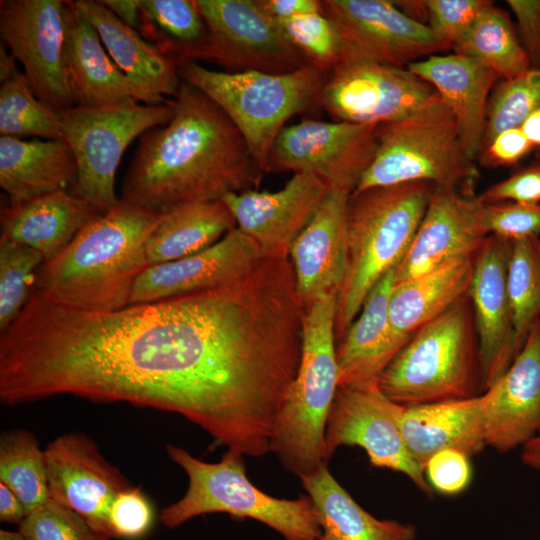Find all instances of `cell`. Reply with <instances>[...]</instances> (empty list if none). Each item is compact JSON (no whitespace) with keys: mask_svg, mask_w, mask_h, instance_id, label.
Wrapping results in <instances>:
<instances>
[{"mask_svg":"<svg viewBox=\"0 0 540 540\" xmlns=\"http://www.w3.org/2000/svg\"><path fill=\"white\" fill-rule=\"evenodd\" d=\"M26 517L23 504L17 495L0 482V520L20 525Z\"/></svg>","mask_w":540,"mask_h":540,"instance_id":"cell-51","label":"cell"},{"mask_svg":"<svg viewBox=\"0 0 540 540\" xmlns=\"http://www.w3.org/2000/svg\"><path fill=\"white\" fill-rule=\"evenodd\" d=\"M407 68L434 87L454 117L463 151L468 158H477L497 74L479 60L457 53L431 55Z\"/></svg>","mask_w":540,"mask_h":540,"instance_id":"cell-25","label":"cell"},{"mask_svg":"<svg viewBox=\"0 0 540 540\" xmlns=\"http://www.w3.org/2000/svg\"><path fill=\"white\" fill-rule=\"evenodd\" d=\"M507 288L513 311L515 341L521 351L530 330L540 320V238L512 241Z\"/></svg>","mask_w":540,"mask_h":540,"instance_id":"cell-37","label":"cell"},{"mask_svg":"<svg viewBox=\"0 0 540 540\" xmlns=\"http://www.w3.org/2000/svg\"><path fill=\"white\" fill-rule=\"evenodd\" d=\"M478 197L483 203L540 204V159L491 185Z\"/></svg>","mask_w":540,"mask_h":540,"instance_id":"cell-47","label":"cell"},{"mask_svg":"<svg viewBox=\"0 0 540 540\" xmlns=\"http://www.w3.org/2000/svg\"><path fill=\"white\" fill-rule=\"evenodd\" d=\"M0 540H25V538L20 534V532L0 530Z\"/></svg>","mask_w":540,"mask_h":540,"instance_id":"cell-56","label":"cell"},{"mask_svg":"<svg viewBox=\"0 0 540 540\" xmlns=\"http://www.w3.org/2000/svg\"><path fill=\"white\" fill-rule=\"evenodd\" d=\"M25 540H110L75 511L49 499L19 525Z\"/></svg>","mask_w":540,"mask_h":540,"instance_id":"cell-41","label":"cell"},{"mask_svg":"<svg viewBox=\"0 0 540 540\" xmlns=\"http://www.w3.org/2000/svg\"><path fill=\"white\" fill-rule=\"evenodd\" d=\"M483 206L474 190L434 187L412 243L395 268V283L475 255L488 236Z\"/></svg>","mask_w":540,"mask_h":540,"instance_id":"cell-20","label":"cell"},{"mask_svg":"<svg viewBox=\"0 0 540 540\" xmlns=\"http://www.w3.org/2000/svg\"><path fill=\"white\" fill-rule=\"evenodd\" d=\"M331 187L311 172H297L274 192L250 189L222 198L237 228L265 259H288L294 240L310 222Z\"/></svg>","mask_w":540,"mask_h":540,"instance_id":"cell-18","label":"cell"},{"mask_svg":"<svg viewBox=\"0 0 540 540\" xmlns=\"http://www.w3.org/2000/svg\"><path fill=\"white\" fill-rule=\"evenodd\" d=\"M482 215L488 235L510 241L540 235V204L484 203Z\"/></svg>","mask_w":540,"mask_h":540,"instance_id":"cell-45","label":"cell"},{"mask_svg":"<svg viewBox=\"0 0 540 540\" xmlns=\"http://www.w3.org/2000/svg\"><path fill=\"white\" fill-rule=\"evenodd\" d=\"M78 166L62 138L22 140L0 137V186L15 205L55 191H71Z\"/></svg>","mask_w":540,"mask_h":540,"instance_id":"cell-28","label":"cell"},{"mask_svg":"<svg viewBox=\"0 0 540 540\" xmlns=\"http://www.w3.org/2000/svg\"><path fill=\"white\" fill-rule=\"evenodd\" d=\"M402 408L382 393L377 382L338 386L325 430L327 460L341 446H358L372 466L402 473L432 496L424 471L403 438L399 425Z\"/></svg>","mask_w":540,"mask_h":540,"instance_id":"cell-14","label":"cell"},{"mask_svg":"<svg viewBox=\"0 0 540 540\" xmlns=\"http://www.w3.org/2000/svg\"><path fill=\"white\" fill-rule=\"evenodd\" d=\"M280 23L292 44L310 63L329 70L337 64L340 54L338 33L322 12L301 15Z\"/></svg>","mask_w":540,"mask_h":540,"instance_id":"cell-42","label":"cell"},{"mask_svg":"<svg viewBox=\"0 0 540 540\" xmlns=\"http://www.w3.org/2000/svg\"><path fill=\"white\" fill-rule=\"evenodd\" d=\"M376 127L313 119L286 126L272 145L266 173L311 172L352 193L374 159Z\"/></svg>","mask_w":540,"mask_h":540,"instance_id":"cell-15","label":"cell"},{"mask_svg":"<svg viewBox=\"0 0 540 540\" xmlns=\"http://www.w3.org/2000/svg\"><path fill=\"white\" fill-rule=\"evenodd\" d=\"M395 269L386 273L367 296L358 316L337 344L338 386L363 385L377 378L402 349L389 324V299Z\"/></svg>","mask_w":540,"mask_h":540,"instance_id":"cell-29","label":"cell"},{"mask_svg":"<svg viewBox=\"0 0 540 540\" xmlns=\"http://www.w3.org/2000/svg\"><path fill=\"white\" fill-rule=\"evenodd\" d=\"M139 31L175 61L207 34L206 22L192 0H140ZM178 66V65H177Z\"/></svg>","mask_w":540,"mask_h":540,"instance_id":"cell-36","label":"cell"},{"mask_svg":"<svg viewBox=\"0 0 540 540\" xmlns=\"http://www.w3.org/2000/svg\"><path fill=\"white\" fill-rule=\"evenodd\" d=\"M68 8L62 0L0 2L2 43L22 64L37 99L56 112L75 106L65 59Z\"/></svg>","mask_w":540,"mask_h":540,"instance_id":"cell-13","label":"cell"},{"mask_svg":"<svg viewBox=\"0 0 540 540\" xmlns=\"http://www.w3.org/2000/svg\"><path fill=\"white\" fill-rule=\"evenodd\" d=\"M514 13L531 68L540 69V0H507Z\"/></svg>","mask_w":540,"mask_h":540,"instance_id":"cell-49","label":"cell"},{"mask_svg":"<svg viewBox=\"0 0 540 540\" xmlns=\"http://www.w3.org/2000/svg\"><path fill=\"white\" fill-rule=\"evenodd\" d=\"M486 395L402 408L399 425L407 448L424 471L428 460L444 449L469 457L486 447Z\"/></svg>","mask_w":540,"mask_h":540,"instance_id":"cell-26","label":"cell"},{"mask_svg":"<svg viewBox=\"0 0 540 540\" xmlns=\"http://www.w3.org/2000/svg\"><path fill=\"white\" fill-rule=\"evenodd\" d=\"M393 402L417 406L483 393L478 339L467 295L422 326L377 378Z\"/></svg>","mask_w":540,"mask_h":540,"instance_id":"cell-5","label":"cell"},{"mask_svg":"<svg viewBox=\"0 0 540 540\" xmlns=\"http://www.w3.org/2000/svg\"><path fill=\"white\" fill-rule=\"evenodd\" d=\"M237 227L222 200L190 203L165 214L148 237L146 257L150 265L199 253Z\"/></svg>","mask_w":540,"mask_h":540,"instance_id":"cell-33","label":"cell"},{"mask_svg":"<svg viewBox=\"0 0 540 540\" xmlns=\"http://www.w3.org/2000/svg\"><path fill=\"white\" fill-rule=\"evenodd\" d=\"M538 109H540V69L530 68L515 78L502 80L493 88L490 95L482 146L497 134L520 127Z\"/></svg>","mask_w":540,"mask_h":540,"instance_id":"cell-40","label":"cell"},{"mask_svg":"<svg viewBox=\"0 0 540 540\" xmlns=\"http://www.w3.org/2000/svg\"><path fill=\"white\" fill-rule=\"evenodd\" d=\"M207 34L177 57V65L207 61L225 72L285 74L310 63L261 0H196Z\"/></svg>","mask_w":540,"mask_h":540,"instance_id":"cell-11","label":"cell"},{"mask_svg":"<svg viewBox=\"0 0 540 540\" xmlns=\"http://www.w3.org/2000/svg\"><path fill=\"white\" fill-rule=\"evenodd\" d=\"M475 255L451 260L425 274L395 283L388 314L393 339L401 348L417 330L467 295Z\"/></svg>","mask_w":540,"mask_h":540,"instance_id":"cell-30","label":"cell"},{"mask_svg":"<svg viewBox=\"0 0 540 540\" xmlns=\"http://www.w3.org/2000/svg\"><path fill=\"white\" fill-rule=\"evenodd\" d=\"M337 295L305 308L300 365L275 425L271 452L298 477L328 462L325 430L338 388Z\"/></svg>","mask_w":540,"mask_h":540,"instance_id":"cell-6","label":"cell"},{"mask_svg":"<svg viewBox=\"0 0 540 540\" xmlns=\"http://www.w3.org/2000/svg\"><path fill=\"white\" fill-rule=\"evenodd\" d=\"M0 482L17 495L26 515L51 499L44 451L29 431L11 430L2 434Z\"/></svg>","mask_w":540,"mask_h":540,"instance_id":"cell-35","label":"cell"},{"mask_svg":"<svg viewBox=\"0 0 540 540\" xmlns=\"http://www.w3.org/2000/svg\"><path fill=\"white\" fill-rule=\"evenodd\" d=\"M173 104L172 119L140 137L121 201L164 215L186 204L259 188L264 172L216 103L181 80Z\"/></svg>","mask_w":540,"mask_h":540,"instance_id":"cell-2","label":"cell"},{"mask_svg":"<svg viewBox=\"0 0 540 540\" xmlns=\"http://www.w3.org/2000/svg\"><path fill=\"white\" fill-rule=\"evenodd\" d=\"M299 478L320 524L317 540H416L413 524L378 519L364 510L332 476L327 463Z\"/></svg>","mask_w":540,"mask_h":540,"instance_id":"cell-32","label":"cell"},{"mask_svg":"<svg viewBox=\"0 0 540 540\" xmlns=\"http://www.w3.org/2000/svg\"><path fill=\"white\" fill-rule=\"evenodd\" d=\"M484 393L486 446L507 453L540 435V320L507 371Z\"/></svg>","mask_w":540,"mask_h":540,"instance_id":"cell-22","label":"cell"},{"mask_svg":"<svg viewBox=\"0 0 540 540\" xmlns=\"http://www.w3.org/2000/svg\"><path fill=\"white\" fill-rule=\"evenodd\" d=\"M534 150L520 127L507 129L481 147L477 156L486 167H508L518 164Z\"/></svg>","mask_w":540,"mask_h":540,"instance_id":"cell-48","label":"cell"},{"mask_svg":"<svg viewBox=\"0 0 540 540\" xmlns=\"http://www.w3.org/2000/svg\"><path fill=\"white\" fill-rule=\"evenodd\" d=\"M440 100L434 87L407 67L351 59L331 68L318 105L333 121L379 125L408 118Z\"/></svg>","mask_w":540,"mask_h":540,"instance_id":"cell-12","label":"cell"},{"mask_svg":"<svg viewBox=\"0 0 540 540\" xmlns=\"http://www.w3.org/2000/svg\"><path fill=\"white\" fill-rule=\"evenodd\" d=\"M50 497L75 511L95 530L112 539L109 512L130 482L83 433H69L44 450Z\"/></svg>","mask_w":540,"mask_h":540,"instance_id":"cell-17","label":"cell"},{"mask_svg":"<svg viewBox=\"0 0 540 540\" xmlns=\"http://www.w3.org/2000/svg\"><path fill=\"white\" fill-rule=\"evenodd\" d=\"M19 70L16 59L9 49L2 43L0 45V83L12 77Z\"/></svg>","mask_w":540,"mask_h":540,"instance_id":"cell-55","label":"cell"},{"mask_svg":"<svg viewBox=\"0 0 540 540\" xmlns=\"http://www.w3.org/2000/svg\"><path fill=\"white\" fill-rule=\"evenodd\" d=\"M453 51L479 60L502 80L515 78L531 68L509 15L492 1Z\"/></svg>","mask_w":540,"mask_h":540,"instance_id":"cell-34","label":"cell"},{"mask_svg":"<svg viewBox=\"0 0 540 540\" xmlns=\"http://www.w3.org/2000/svg\"><path fill=\"white\" fill-rule=\"evenodd\" d=\"M166 452L188 476L184 496L159 515L167 528L174 529L196 516L226 513L263 523L284 540H317L321 535L309 496L279 499L262 492L247 477L241 453L228 449L219 462L208 463L172 444L166 445Z\"/></svg>","mask_w":540,"mask_h":540,"instance_id":"cell-7","label":"cell"},{"mask_svg":"<svg viewBox=\"0 0 540 540\" xmlns=\"http://www.w3.org/2000/svg\"><path fill=\"white\" fill-rule=\"evenodd\" d=\"M72 2L96 29L110 57L128 77L156 95H177L181 79L174 60L117 18L101 1Z\"/></svg>","mask_w":540,"mask_h":540,"instance_id":"cell-31","label":"cell"},{"mask_svg":"<svg viewBox=\"0 0 540 540\" xmlns=\"http://www.w3.org/2000/svg\"><path fill=\"white\" fill-rule=\"evenodd\" d=\"M247 347L220 288L87 311L34 289L0 332V400L58 395L177 413L214 439L243 382Z\"/></svg>","mask_w":540,"mask_h":540,"instance_id":"cell-1","label":"cell"},{"mask_svg":"<svg viewBox=\"0 0 540 540\" xmlns=\"http://www.w3.org/2000/svg\"><path fill=\"white\" fill-rule=\"evenodd\" d=\"M329 71L316 64L285 74L231 73L198 62L178 66L180 79L209 97L237 127L264 174L275 139L294 115L318 104Z\"/></svg>","mask_w":540,"mask_h":540,"instance_id":"cell-8","label":"cell"},{"mask_svg":"<svg viewBox=\"0 0 540 540\" xmlns=\"http://www.w3.org/2000/svg\"><path fill=\"white\" fill-rule=\"evenodd\" d=\"M489 0H425L427 26L449 51L465 37Z\"/></svg>","mask_w":540,"mask_h":540,"instance_id":"cell-43","label":"cell"},{"mask_svg":"<svg viewBox=\"0 0 540 540\" xmlns=\"http://www.w3.org/2000/svg\"><path fill=\"white\" fill-rule=\"evenodd\" d=\"M101 3L126 25L139 30L141 19L139 0H104Z\"/></svg>","mask_w":540,"mask_h":540,"instance_id":"cell-52","label":"cell"},{"mask_svg":"<svg viewBox=\"0 0 540 540\" xmlns=\"http://www.w3.org/2000/svg\"><path fill=\"white\" fill-rule=\"evenodd\" d=\"M0 134L19 138H61L56 111L40 102L24 75L18 71L0 86Z\"/></svg>","mask_w":540,"mask_h":540,"instance_id":"cell-38","label":"cell"},{"mask_svg":"<svg viewBox=\"0 0 540 540\" xmlns=\"http://www.w3.org/2000/svg\"><path fill=\"white\" fill-rule=\"evenodd\" d=\"M351 192L331 188L294 240L289 256L304 308L338 294L347 268L346 210Z\"/></svg>","mask_w":540,"mask_h":540,"instance_id":"cell-23","label":"cell"},{"mask_svg":"<svg viewBox=\"0 0 540 540\" xmlns=\"http://www.w3.org/2000/svg\"><path fill=\"white\" fill-rule=\"evenodd\" d=\"M57 115L61 138L71 147L78 166L70 192L105 214L120 201L115 175L125 150L137 137L166 125L174 115V104L173 100L161 105L128 100L99 107L74 106Z\"/></svg>","mask_w":540,"mask_h":540,"instance_id":"cell-10","label":"cell"},{"mask_svg":"<svg viewBox=\"0 0 540 540\" xmlns=\"http://www.w3.org/2000/svg\"><path fill=\"white\" fill-rule=\"evenodd\" d=\"M43 263L38 251L0 238V332L16 320L28 302Z\"/></svg>","mask_w":540,"mask_h":540,"instance_id":"cell-39","label":"cell"},{"mask_svg":"<svg viewBox=\"0 0 540 540\" xmlns=\"http://www.w3.org/2000/svg\"><path fill=\"white\" fill-rule=\"evenodd\" d=\"M66 68L75 106L99 107L128 100L169 103L128 77L104 50L96 29L68 1Z\"/></svg>","mask_w":540,"mask_h":540,"instance_id":"cell-24","label":"cell"},{"mask_svg":"<svg viewBox=\"0 0 540 540\" xmlns=\"http://www.w3.org/2000/svg\"><path fill=\"white\" fill-rule=\"evenodd\" d=\"M376 137L374 159L353 192L408 182L473 190L479 178L442 100L403 120L377 125Z\"/></svg>","mask_w":540,"mask_h":540,"instance_id":"cell-9","label":"cell"},{"mask_svg":"<svg viewBox=\"0 0 540 540\" xmlns=\"http://www.w3.org/2000/svg\"><path fill=\"white\" fill-rule=\"evenodd\" d=\"M264 8L279 22L321 12L319 0H261Z\"/></svg>","mask_w":540,"mask_h":540,"instance_id":"cell-50","label":"cell"},{"mask_svg":"<svg viewBox=\"0 0 540 540\" xmlns=\"http://www.w3.org/2000/svg\"><path fill=\"white\" fill-rule=\"evenodd\" d=\"M164 215L120 200L41 265L34 289L81 310L128 306L136 279L150 266L146 242Z\"/></svg>","mask_w":540,"mask_h":540,"instance_id":"cell-3","label":"cell"},{"mask_svg":"<svg viewBox=\"0 0 540 540\" xmlns=\"http://www.w3.org/2000/svg\"><path fill=\"white\" fill-rule=\"evenodd\" d=\"M534 150L540 153V109L533 112L520 126Z\"/></svg>","mask_w":540,"mask_h":540,"instance_id":"cell-53","label":"cell"},{"mask_svg":"<svg viewBox=\"0 0 540 540\" xmlns=\"http://www.w3.org/2000/svg\"><path fill=\"white\" fill-rule=\"evenodd\" d=\"M263 259L258 245L236 227L199 253L148 266L136 279L128 305L222 286L242 277Z\"/></svg>","mask_w":540,"mask_h":540,"instance_id":"cell-21","label":"cell"},{"mask_svg":"<svg viewBox=\"0 0 540 540\" xmlns=\"http://www.w3.org/2000/svg\"><path fill=\"white\" fill-rule=\"evenodd\" d=\"M434 187L408 182L351 193L346 210L347 268L337 295V344L370 291L405 256Z\"/></svg>","mask_w":540,"mask_h":540,"instance_id":"cell-4","label":"cell"},{"mask_svg":"<svg viewBox=\"0 0 540 540\" xmlns=\"http://www.w3.org/2000/svg\"><path fill=\"white\" fill-rule=\"evenodd\" d=\"M469 456L457 449L435 453L426 463L424 474L432 490L452 496L463 492L471 482Z\"/></svg>","mask_w":540,"mask_h":540,"instance_id":"cell-46","label":"cell"},{"mask_svg":"<svg viewBox=\"0 0 540 540\" xmlns=\"http://www.w3.org/2000/svg\"><path fill=\"white\" fill-rule=\"evenodd\" d=\"M521 461L527 467L540 471V435L522 447Z\"/></svg>","mask_w":540,"mask_h":540,"instance_id":"cell-54","label":"cell"},{"mask_svg":"<svg viewBox=\"0 0 540 540\" xmlns=\"http://www.w3.org/2000/svg\"><path fill=\"white\" fill-rule=\"evenodd\" d=\"M101 215L70 191H55L2 209L0 238L36 250L48 262Z\"/></svg>","mask_w":540,"mask_h":540,"instance_id":"cell-27","label":"cell"},{"mask_svg":"<svg viewBox=\"0 0 540 540\" xmlns=\"http://www.w3.org/2000/svg\"><path fill=\"white\" fill-rule=\"evenodd\" d=\"M512 241L488 235L475 255L468 290L478 339L483 393L519 354L507 288Z\"/></svg>","mask_w":540,"mask_h":540,"instance_id":"cell-19","label":"cell"},{"mask_svg":"<svg viewBox=\"0 0 540 540\" xmlns=\"http://www.w3.org/2000/svg\"><path fill=\"white\" fill-rule=\"evenodd\" d=\"M321 12L337 30L339 61L363 59L408 67L448 51L427 25L408 17L394 1L322 0Z\"/></svg>","mask_w":540,"mask_h":540,"instance_id":"cell-16","label":"cell"},{"mask_svg":"<svg viewBox=\"0 0 540 540\" xmlns=\"http://www.w3.org/2000/svg\"><path fill=\"white\" fill-rule=\"evenodd\" d=\"M155 522V509L140 487L120 492L109 512L112 538L138 540L146 536Z\"/></svg>","mask_w":540,"mask_h":540,"instance_id":"cell-44","label":"cell"}]
</instances>
